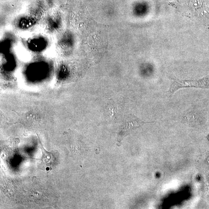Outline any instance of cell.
<instances>
[{"instance_id": "1", "label": "cell", "mask_w": 209, "mask_h": 209, "mask_svg": "<svg viewBox=\"0 0 209 209\" xmlns=\"http://www.w3.org/2000/svg\"><path fill=\"white\" fill-rule=\"evenodd\" d=\"M112 112L117 135V145L119 143L120 145L123 138L133 130L138 128L145 123H148L143 121L139 118L131 114L123 116L121 111H117V109H113Z\"/></svg>"}, {"instance_id": "2", "label": "cell", "mask_w": 209, "mask_h": 209, "mask_svg": "<svg viewBox=\"0 0 209 209\" xmlns=\"http://www.w3.org/2000/svg\"><path fill=\"white\" fill-rule=\"evenodd\" d=\"M183 88H209V76L199 80H180L172 78L170 87L167 91V95L171 96L177 90Z\"/></svg>"}, {"instance_id": "3", "label": "cell", "mask_w": 209, "mask_h": 209, "mask_svg": "<svg viewBox=\"0 0 209 209\" xmlns=\"http://www.w3.org/2000/svg\"><path fill=\"white\" fill-rule=\"evenodd\" d=\"M40 148L41 150L42 157L39 169L43 170H54L58 165L60 154L57 150L48 151L43 147L40 143Z\"/></svg>"}, {"instance_id": "4", "label": "cell", "mask_w": 209, "mask_h": 209, "mask_svg": "<svg viewBox=\"0 0 209 209\" xmlns=\"http://www.w3.org/2000/svg\"><path fill=\"white\" fill-rule=\"evenodd\" d=\"M207 137L208 140L209 141V135H208V136H207Z\"/></svg>"}]
</instances>
